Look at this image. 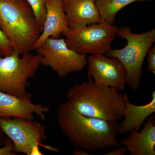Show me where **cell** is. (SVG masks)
<instances>
[{"instance_id": "obj_4", "label": "cell", "mask_w": 155, "mask_h": 155, "mask_svg": "<svg viewBox=\"0 0 155 155\" xmlns=\"http://www.w3.org/2000/svg\"><path fill=\"white\" fill-rule=\"evenodd\" d=\"M117 35L127 40V45L121 49L111 48L106 55L116 58L122 63L126 69V84L137 91L140 85L145 58L155 41V29L134 34L129 27L124 26L118 28Z\"/></svg>"}, {"instance_id": "obj_5", "label": "cell", "mask_w": 155, "mask_h": 155, "mask_svg": "<svg viewBox=\"0 0 155 155\" xmlns=\"http://www.w3.org/2000/svg\"><path fill=\"white\" fill-rule=\"evenodd\" d=\"M17 51L0 57V91L16 96L27 93L28 79L36 74L41 56L30 53L20 57Z\"/></svg>"}, {"instance_id": "obj_6", "label": "cell", "mask_w": 155, "mask_h": 155, "mask_svg": "<svg viewBox=\"0 0 155 155\" xmlns=\"http://www.w3.org/2000/svg\"><path fill=\"white\" fill-rule=\"evenodd\" d=\"M118 28L102 20L76 28H69L62 34L69 48L81 54H106L117 35Z\"/></svg>"}, {"instance_id": "obj_12", "label": "cell", "mask_w": 155, "mask_h": 155, "mask_svg": "<svg viewBox=\"0 0 155 155\" xmlns=\"http://www.w3.org/2000/svg\"><path fill=\"white\" fill-rule=\"evenodd\" d=\"M45 20L41 34L33 47L36 50L50 37L60 38L69 27L63 8L62 0H47L45 5Z\"/></svg>"}, {"instance_id": "obj_11", "label": "cell", "mask_w": 155, "mask_h": 155, "mask_svg": "<svg viewBox=\"0 0 155 155\" xmlns=\"http://www.w3.org/2000/svg\"><path fill=\"white\" fill-rule=\"evenodd\" d=\"M70 28H81L101 22L95 0H62Z\"/></svg>"}, {"instance_id": "obj_7", "label": "cell", "mask_w": 155, "mask_h": 155, "mask_svg": "<svg viewBox=\"0 0 155 155\" xmlns=\"http://www.w3.org/2000/svg\"><path fill=\"white\" fill-rule=\"evenodd\" d=\"M41 56V65L49 67L61 78L81 72L87 65L85 55L68 47L65 39L50 37L36 50Z\"/></svg>"}, {"instance_id": "obj_20", "label": "cell", "mask_w": 155, "mask_h": 155, "mask_svg": "<svg viewBox=\"0 0 155 155\" xmlns=\"http://www.w3.org/2000/svg\"><path fill=\"white\" fill-rule=\"evenodd\" d=\"M127 150L125 147H119L118 148L113 150L110 152L107 153L105 155H125L126 154Z\"/></svg>"}, {"instance_id": "obj_13", "label": "cell", "mask_w": 155, "mask_h": 155, "mask_svg": "<svg viewBox=\"0 0 155 155\" xmlns=\"http://www.w3.org/2000/svg\"><path fill=\"white\" fill-rule=\"evenodd\" d=\"M127 137L119 141L130 155H155V116L151 115L139 132L130 131Z\"/></svg>"}, {"instance_id": "obj_10", "label": "cell", "mask_w": 155, "mask_h": 155, "mask_svg": "<svg viewBox=\"0 0 155 155\" xmlns=\"http://www.w3.org/2000/svg\"><path fill=\"white\" fill-rule=\"evenodd\" d=\"M32 96L27 93L18 97L0 91V117L32 120L36 114L42 120H45V114L50 111V108L33 104L31 100Z\"/></svg>"}, {"instance_id": "obj_2", "label": "cell", "mask_w": 155, "mask_h": 155, "mask_svg": "<svg viewBox=\"0 0 155 155\" xmlns=\"http://www.w3.org/2000/svg\"><path fill=\"white\" fill-rule=\"evenodd\" d=\"M89 78L87 82L69 88L67 102L84 116L114 122L122 119L126 93L122 94L115 89L98 85L91 78Z\"/></svg>"}, {"instance_id": "obj_15", "label": "cell", "mask_w": 155, "mask_h": 155, "mask_svg": "<svg viewBox=\"0 0 155 155\" xmlns=\"http://www.w3.org/2000/svg\"><path fill=\"white\" fill-rule=\"evenodd\" d=\"M150 0H95L102 20L113 24L116 14L121 9L134 2Z\"/></svg>"}, {"instance_id": "obj_1", "label": "cell", "mask_w": 155, "mask_h": 155, "mask_svg": "<svg viewBox=\"0 0 155 155\" xmlns=\"http://www.w3.org/2000/svg\"><path fill=\"white\" fill-rule=\"evenodd\" d=\"M57 115L61 130L78 148L92 152L121 146L117 138L118 121L84 116L67 101L61 105Z\"/></svg>"}, {"instance_id": "obj_17", "label": "cell", "mask_w": 155, "mask_h": 155, "mask_svg": "<svg viewBox=\"0 0 155 155\" xmlns=\"http://www.w3.org/2000/svg\"><path fill=\"white\" fill-rule=\"evenodd\" d=\"M14 51L13 45L0 26V57L8 56Z\"/></svg>"}, {"instance_id": "obj_22", "label": "cell", "mask_w": 155, "mask_h": 155, "mask_svg": "<svg viewBox=\"0 0 155 155\" xmlns=\"http://www.w3.org/2000/svg\"><path fill=\"white\" fill-rule=\"evenodd\" d=\"M3 141H4V135H3V132L0 127V146L3 144Z\"/></svg>"}, {"instance_id": "obj_16", "label": "cell", "mask_w": 155, "mask_h": 155, "mask_svg": "<svg viewBox=\"0 0 155 155\" xmlns=\"http://www.w3.org/2000/svg\"><path fill=\"white\" fill-rule=\"evenodd\" d=\"M30 5L36 17L40 30L42 31L45 20V5L47 0H26Z\"/></svg>"}, {"instance_id": "obj_3", "label": "cell", "mask_w": 155, "mask_h": 155, "mask_svg": "<svg viewBox=\"0 0 155 155\" xmlns=\"http://www.w3.org/2000/svg\"><path fill=\"white\" fill-rule=\"evenodd\" d=\"M0 26L21 56L33 51L41 32L26 0H0Z\"/></svg>"}, {"instance_id": "obj_21", "label": "cell", "mask_w": 155, "mask_h": 155, "mask_svg": "<svg viewBox=\"0 0 155 155\" xmlns=\"http://www.w3.org/2000/svg\"><path fill=\"white\" fill-rule=\"evenodd\" d=\"M73 154L75 155H91V154H89L88 152L85 150L77 148L73 150Z\"/></svg>"}, {"instance_id": "obj_18", "label": "cell", "mask_w": 155, "mask_h": 155, "mask_svg": "<svg viewBox=\"0 0 155 155\" xmlns=\"http://www.w3.org/2000/svg\"><path fill=\"white\" fill-rule=\"evenodd\" d=\"M148 70L151 73H155V45L150 48L147 54Z\"/></svg>"}, {"instance_id": "obj_19", "label": "cell", "mask_w": 155, "mask_h": 155, "mask_svg": "<svg viewBox=\"0 0 155 155\" xmlns=\"http://www.w3.org/2000/svg\"><path fill=\"white\" fill-rule=\"evenodd\" d=\"M4 146L0 147V155H14L16 154L14 152V143L11 139H6L3 141Z\"/></svg>"}, {"instance_id": "obj_8", "label": "cell", "mask_w": 155, "mask_h": 155, "mask_svg": "<svg viewBox=\"0 0 155 155\" xmlns=\"http://www.w3.org/2000/svg\"><path fill=\"white\" fill-rule=\"evenodd\" d=\"M0 117V127L14 146V152L41 155L39 147L46 140L45 127L37 121Z\"/></svg>"}, {"instance_id": "obj_9", "label": "cell", "mask_w": 155, "mask_h": 155, "mask_svg": "<svg viewBox=\"0 0 155 155\" xmlns=\"http://www.w3.org/2000/svg\"><path fill=\"white\" fill-rule=\"evenodd\" d=\"M87 75L98 85L123 91L126 84V71L116 58H108L104 54L90 55L87 58Z\"/></svg>"}, {"instance_id": "obj_14", "label": "cell", "mask_w": 155, "mask_h": 155, "mask_svg": "<svg viewBox=\"0 0 155 155\" xmlns=\"http://www.w3.org/2000/svg\"><path fill=\"white\" fill-rule=\"evenodd\" d=\"M155 112V91L152 93L150 101L142 106L130 102L125 95V110L123 120L119 124V134H125L133 130L139 131L141 126L148 117Z\"/></svg>"}]
</instances>
